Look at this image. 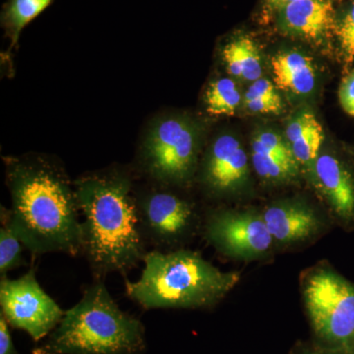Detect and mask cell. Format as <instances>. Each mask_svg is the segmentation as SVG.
I'll return each instance as SVG.
<instances>
[{"label": "cell", "mask_w": 354, "mask_h": 354, "mask_svg": "<svg viewBox=\"0 0 354 354\" xmlns=\"http://www.w3.org/2000/svg\"><path fill=\"white\" fill-rule=\"evenodd\" d=\"M7 216L32 255L81 254L80 209L75 188L62 167L41 157L10 158Z\"/></svg>", "instance_id": "cell-1"}, {"label": "cell", "mask_w": 354, "mask_h": 354, "mask_svg": "<svg viewBox=\"0 0 354 354\" xmlns=\"http://www.w3.org/2000/svg\"><path fill=\"white\" fill-rule=\"evenodd\" d=\"M81 221V255L95 279L127 276L145 259L148 243L142 232L131 180L121 174H92L74 183Z\"/></svg>", "instance_id": "cell-2"}, {"label": "cell", "mask_w": 354, "mask_h": 354, "mask_svg": "<svg viewBox=\"0 0 354 354\" xmlns=\"http://www.w3.org/2000/svg\"><path fill=\"white\" fill-rule=\"evenodd\" d=\"M138 281L125 279L127 297L144 309L207 308L223 299L241 279L186 249L147 254Z\"/></svg>", "instance_id": "cell-3"}, {"label": "cell", "mask_w": 354, "mask_h": 354, "mask_svg": "<svg viewBox=\"0 0 354 354\" xmlns=\"http://www.w3.org/2000/svg\"><path fill=\"white\" fill-rule=\"evenodd\" d=\"M145 349L143 324L120 309L104 279H95L32 354H140Z\"/></svg>", "instance_id": "cell-4"}, {"label": "cell", "mask_w": 354, "mask_h": 354, "mask_svg": "<svg viewBox=\"0 0 354 354\" xmlns=\"http://www.w3.org/2000/svg\"><path fill=\"white\" fill-rule=\"evenodd\" d=\"M305 306L316 335L330 346L354 351V286L327 267L305 278Z\"/></svg>", "instance_id": "cell-5"}, {"label": "cell", "mask_w": 354, "mask_h": 354, "mask_svg": "<svg viewBox=\"0 0 354 354\" xmlns=\"http://www.w3.org/2000/svg\"><path fill=\"white\" fill-rule=\"evenodd\" d=\"M199 134L186 118L160 120L142 149V165L153 181L167 185L188 183L197 167Z\"/></svg>", "instance_id": "cell-6"}, {"label": "cell", "mask_w": 354, "mask_h": 354, "mask_svg": "<svg viewBox=\"0 0 354 354\" xmlns=\"http://www.w3.org/2000/svg\"><path fill=\"white\" fill-rule=\"evenodd\" d=\"M0 307L9 325L24 330L35 342L48 337L65 312L39 285L35 267L18 279L1 277Z\"/></svg>", "instance_id": "cell-7"}, {"label": "cell", "mask_w": 354, "mask_h": 354, "mask_svg": "<svg viewBox=\"0 0 354 354\" xmlns=\"http://www.w3.org/2000/svg\"><path fill=\"white\" fill-rule=\"evenodd\" d=\"M140 225L148 245L157 250L178 245L195 230L194 206L171 191L153 189L135 193Z\"/></svg>", "instance_id": "cell-8"}, {"label": "cell", "mask_w": 354, "mask_h": 354, "mask_svg": "<svg viewBox=\"0 0 354 354\" xmlns=\"http://www.w3.org/2000/svg\"><path fill=\"white\" fill-rule=\"evenodd\" d=\"M204 228L209 243L235 259L262 257L274 242L262 215L251 211L213 212L207 216Z\"/></svg>", "instance_id": "cell-9"}, {"label": "cell", "mask_w": 354, "mask_h": 354, "mask_svg": "<svg viewBox=\"0 0 354 354\" xmlns=\"http://www.w3.org/2000/svg\"><path fill=\"white\" fill-rule=\"evenodd\" d=\"M248 157L239 139L221 135L205 157L202 181L216 195L237 192L248 180Z\"/></svg>", "instance_id": "cell-10"}, {"label": "cell", "mask_w": 354, "mask_h": 354, "mask_svg": "<svg viewBox=\"0 0 354 354\" xmlns=\"http://www.w3.org/2000/svg\"><path fill=\"white\" fill-rule=\"evenodd\" d=\"M310 178L335 215L344 221L354 220V174L346 162L330 153L318 156Z\"/></svg>", "instance_id": "cell-11"}, {"label": "cell", "mask_w": 354, "mask_h": 354, "mask_svg": "<svg viewBox=\"0 0 354 354\" xmlns=\"http://www.w3.org/2000/svg\"><path fill=\"white\" fill-rule=\"evenodd\" d=\"M279 23L286 34L322 43L334 34V7L330 0H295L281 9Z\"/></svg>", "instance_id": "cell-12"}, {"label": "cell", "mask_w": 354, "mask_h": 354, "mask_svg": "<svg viewBox=\"0 0 354 354\" xmlns=\"http://www.w3.org/2000/svg\"><path fill=\"white\" fill-rule=\"evenodd\" d=\"M274 242L297 243L318 234L322 221L311 207L298 201H281L268 207L262 214Z\"/></svg>", "instance_id": "cell-13"}, {"label": "cell", "mask_w": 354, "mask_h": 354, "mask_svg": "<svg viewBox=\"0 0 354 354\" xmlns=\"http://www.w3.org/2000/svg\"><path fill=\"white\" fill-rule=\"evenodd\" d=\"M274 84L279 90L295 95H306L316 86L313 60L305 53L291 50L279 51L271 60Z\"/></svg>", "instance_id": "cell-14"}, {"label": "cell", "mask_w": 354, "mask_h": 354, "mask_svg": "<svg viewBox=\"0 0 354 354\" xmlns=\"http://www.w3.org/2000/svg\"><path fill=\"white\" fill-rule=\"evenodd\" d=\"M228 73L239 80L253 83L262 78V58L257 44L248 37L228 41L221 51Z\"/></svg>", "instance_id": "cell-15"}, {"label": "cell", "mask_w": 354, "mask_h": 354, "mask_svg": "<svg viewBox=\"0 0 354 354\" xmlns=\"http://www.w3.org/2000/svg\"><path fill=\"white\" fill-rule=\"evenodd\" d=\"M53 0H7L1 12L2 27L13 44L23 29L36 19L53 3Z\"/></svg>", "instance_id": "cell-16"}, {"label": "cell", "mask_w": 354, "mask_h": 354, "mask_svg": "<svg viewBox=\"0 0 354 354\" xmlns=\"http://www.w3.org/2000/svg\"><path fill=\"white\" fill-rule=\"evenodd\" d=\"M243 102L234 79L221 78L209 84L205 93L207 111L214 116H232Z\"/></svg>", "instance_id": "cell-17"}, {"label": "cell", "mask_w": 354, "mask_h": 354, "mask_svg": "<svg viewBox=\"0 0 354 354\" xmlns=\"http://www.w3.org/2000/svg\"><path fill=\"white\" fill-rule=\"evenodd\" d=\"M254 169L263 180L272 183H288L297 176L299 167L295 160L252 148Z\"/></svg>", "instance_id": "cell-18"}, {"label": "cell", "mask_w": 354, "mask_h": 354, "mask_svg": "<svg viewBox=\"0 0 354 354\" xmlns=\"http://www.w3.org/2000/svg\"><path fill=\"white\" fill-rule=\"evenodd\" d=\"M1 227H0V278L6 277L9 272L26 265L23 249L26 248L19 235L15 232L8 216L1 206Z\"/></svg>", "instance_id": "cell-19"}, {"label": "cell", "mask_w": 354, "mask_h": 354, "mask_svg": "<svg viewBox=\"0 0 354 354\" xmlns=\"http://www.w3.org/2000/svg\"><path fill=\"white\" fill-rule=\"evenodd\" d=\"M334 35L339 43L342 62L349 66L354 62V0L335 20Z\"/></svg>", "instance_id": "cell-20"}, {"label": "cell", "mask_w": 354, "mask_h": 354, "mask_svg": "<svg viewBox=\"0 0 354 354\" xmlns=\"http://www.w3.org/2000/svg\"><path fill=\"white\" fill-rule=\"evenodd\" d=\"M244 106L247 111L253 113H274L278 114L283 111V101L281 97H272V99L244 100Z\"/></svg>", "instance_id": "cell-21"}, {"label": "cell", "mask_w": 354, "mask_h": 354, "mask_svg": "<svg viewBox=\"0 0 354 354\" xmlns=\"http://www.w3.org/2000/svg\"><path fill=\"white\" fill-rule=\"evenodd\" d=\"M339 100L342 109L354 118V68L342 78L339 88Z\"/></svg>", "instance_id": "cell-22"}, {"label": "cell", "mask_w": 354, "mask_h": 354, "mask_svg": "<svg viewBox=\"0 0 354 354\" xmlns=\"http://www.w3.org/2000/svg\"><path fill=\"white\" fill-rule=\"evenodd\" d=\"M278 91L276 86L268 80V79L260 78L254 81L247 88L244 94V100L259 99V97H266V99H272V97H279Z\"/></svg>", "instance_id": "cell-23"}, {"label": "cell", "mask_w": 354, "mask_h": 354, "mask_svg": "<svg viewBox=\"0 0 354 354\" xmlns=\"http://www.w3.org/2000/svg\"><path fill=\"white\" fill-rule=\"evenodd\" d=\"M9 326L6 317L0 312V354H18Z\"/></svg>", "instance_id": "cell-24"}, {"label": "cell", "mask_w": 354, "mask_h": 354, "mask_svg": "<svg viewBox=\"0 0 354 354\" xmlns=\"http://www.w3.org/2000/svg\"><path fill=\"white\" fill-rule=\"evenodd\" d=\"M268 1H269V4L272 8L281 10V8L291 3V2L295 1V0H268Z\"/></svg>", "instance_id": "cell-25"}]
</instances>
